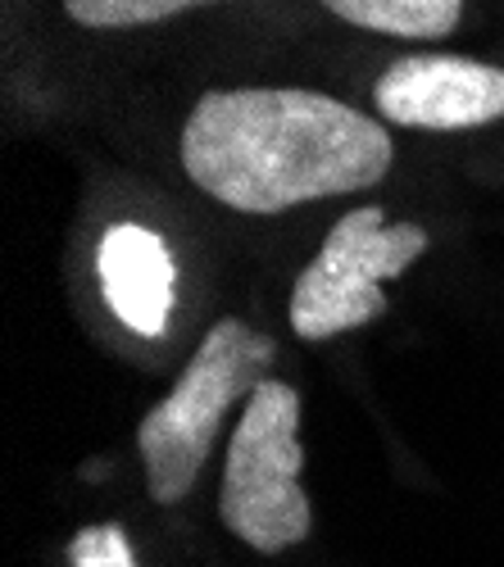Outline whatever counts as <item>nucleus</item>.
Wrapping results in <instances>:
<instances>
[{
    "mask_svg": "<svg viewBox=\"0 0 504 567\" xmlns=\"http://www.w3.org/2000/svg\"><path fill=\"white\" fill-rule=\"evenodd\" d=\"M391 132L378 118L300 86L205 91L182 127L187 177L241 214L363 192L391 173Z\"/></svg>",
    "mask_w": 504,
    "mask_h": 567,
    "instance_id": "1",
    "label": "nucleus"
},
{
    "mask_svg": "<svg viewBox=\"0 0 504 567\" xmlns=\"http://www.w3.org/2000/svg\"><path fill=\"white\" fill-rule=\"evenodd\" d=\"M272 359H278L272 337L255 332L241 318H218L209 327V337L182 368L173 391L136 427L151 499L177 504L192 495L223 417L233 413V404L250 400L259 382H268L264 372L272 368Z\"/></svg>",
    "mask_w": 504,
    "mask_h": 567,
    "instance_id": "2",
    "label": "nucleus"
},
{
    "mask_svg": "<svg viewBox=\"0 0 504 567\" xmlns=\"http://www.w3.org/2000/svg\"><path fill=\"white\" fill-rule=\"evenodd\" d=\"M300 395L287 382H259L233 427L218 486V517L259 554H282L313 532V508L300 486Z\"/></svg>",
    "mask_w": 504,
    "mask_h": 567,
    "instance_id": "3",
    "label": "nucleus"
},
{
    "mask_svg": "<svg viewBox=\"0 0 504 567\" xmlns=\"http://www.w3.org/2000/svg\"><path fill=\"white\" fill-rule=\"evenodd\" d=\"M428 250L419 223H387L382 205L350 209L291 291V332L300 341H332L387 313L382 281L400 277Z\"/></svg>",
    "mask_w": 504,
    "mask_h": 567,
    "instance_id": "4",
    "label": "nucleus"
},
{
    "mask_svg": "<svg viewBox=\"0 0 504 567\" xmlns=\"http://www.w3.org/2000/svg\"><path fill=\"white\" fill-rule=\"evenodd\" d=\"M373 105L395 127H486L504 118V69L464 55H409L378 78Z\"/></svg>",
    "mask_w": 504,
    "mask_h": 567,
    "instance_id": "5",
    "label": "nucleus"
},
{
    "mask_svg": "<svg viewBox=\"0 0 504 567\" xmlns=\"http://www.w3.org/2000/svg\"><path fill=\"white\" fill-rule=\"evenodd\" d=\"M101 287L110 309L136 337H164L173 313V255L151 227L114 223L101 241Z\"/></svg>",
    "mask_w": 504,
    "mask_h": 567,
    "instance_id": "6",
    "label": "nucleus"
},
{
    "mask_svg": "<svg viewBox=\"0 0 504 567\" xmlns=\"http://www.w3.org/2000/svg\"><path fill=\"white\" fill-rule=\"evenodd\" d=\"M323 6L354 28L423 41L454 32L464 19V0H323Z\"/></svg>",
    "mask_w": 504,
    "mask_h": 567,
    "instance_id": "7",
    "label": "nucleus"
},
{
    "mask_svg": "<svg viewBox=\"0 0 504 567\" xmlns=\"http://www.w3.org/2000/svg\"><path fill=\"white\" fill-rule=\"evenodd\" d=\"M209 0H64V14L82 28H146Z\"/></svg>",
    "mask_w": 504,
    "mask_h": 567,
    "instance_id": "8",
    "label": "nucleus"
},
{
    "mask_svg": "<svg viewBox=\"0 0 504 567\" xmlns=\"http://www.w3.org/2000/svg\"><path fill=\"white\" fill-rule=\"evenodd\" d=\"M69 567H136V554L119 523H101V527H82L73 536Z\"/></svg>",
    "mask_w": 504,
    "mask_h": 567,
    "instance_id": "9",
    "label": "nucleus"
}]
</instances>
